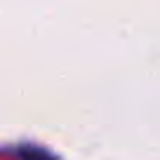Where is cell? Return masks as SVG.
<instances>
[{
  "mask_svg": "<svg viewBox=\"0 0 160 160\" xmlns=\"http://www.w3.org/2000/svg\"><path fill=\"white\" fill-rule=\"evenodd\" d=\"M19 155H21V160H57L50 151L40 148V146H24L19 151Z\"/></svg>",
  "mask_w": 160,
  "mask_h": 160,
  "instance_id": "obj_1",
  "label": "cell"
}]
</instances>
